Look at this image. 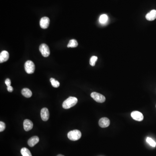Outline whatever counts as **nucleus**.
Returning a JSON list of instances; mask_svg holds the SVG:
<instances>
[{
  "label": "nucleus",
  "instance_id": "1",
  "mask_svg": "<svg viewBox=\"0 0 156 156\" xmlns=\"http://www.w3.org/2000/svg\"><path fill=\"white\" fill-rule=\"evenodd\" d=\"M78 102V99L74 97H69L63 103V107L64 109H69L74 106Z\"/></svg>",
  "mask_w": 156,
  "mask_h": 156
},
{
  "label": "nucleus",
  "instance_id": "2",
  "mask_svg": "<svg viewBox=\"0 0 156 156\" xmlns=\"http://www.w3.org/2000/svg\"><path fill=\"white\" fill-rule=\"evenodd\" d=\"M68 138L72 141H76L79 140L82 136L81 132L78 130H74L69 131L67 134Z\"/></svg>",
  "mask_w": 156,
  "mask_h": 156
},
{
  "label": "nucleus",
  "instance_id": "3",
  "mask_svg": "<svg viewBox=\"0 0 156 156\" xmlns=\"http://www.w3.org/2000/svg\"><path fill=\"white\" fill-rule=\"evenodd\" d=\"M25 71L28 74H32L34 72L35 65L32 61H28L25 63L24 65Z\"/></svg>",
  "mask_w": 156,
  "mask_h": 156
},
{
  "label": "nucleus",
  "instance_id": "4",
  "mask_svg": "<svg viewBox=\"0 0 156 156\" xmlns=\"http://www.w3.org/2000/svg\"><path fill=\"white\" fill-rule=\"evenodd\" d=\"M91 96L94 100L99 103H103L106 101L105 97L103 95L97 92H92L91 94Z\"/></svg>",
  "mask_w": 156,
  "mask_h": 156
},
{
  "label": "nucleus",
  "instance_id": "5",
  "mask_svg": "<svg viewBox=\"0 0 156 156\" xmlns=\"http://www.w3.org/2000/svg\"><path fill=\"white\" fill-rule=\"evenodd\" d=\"M39 50L42 56L45 57H47L50 55V50L49 46L46 44H43L40 45L39 47Z\"/></svg>",
  "mask_w": 156,
  "mask_h": 156
},
{
  "label": "nucleus",
  "instance_id": "6",
  "mask_svg": "<svg viewBox=\"0 0 156 156\" xmlns=\"http://www.w3.org/2000/svg\"><path fill=\"white\" fill-rule=\"evenodd\" d=\"M131 116L132 118L136 121L141 122L144 119L143 114L139 111H134L131 113Z\"/></svg>",
  "mask_w": 156,
  "mask_h": 156
},
{
  "label": "nucleus",
  "instance_id": "7",
  "mask_svg": "<svg viewBox=\"0 0 156 156\" xmlns=\"http://www.w3.org/2000/svg\"><path fill=\"white\" fill-rule=\"evenodd\" d=\"M50 19L48 17H44L40 19V27L43 29H46L49 27L50 24Z\"/></svg>",
  "mask_w": 156,
  "mask_h": 156
},
{
  "label": "nucleus",
  "instance_id": "8",
  "mask_svg": "<svg viewBox=\"0 0 156 156\" xmlns=\"http://www.w3.org/2000/svg\"><path fill=\"white\" fill-rule=\"evenodd\" d=\"M41 117L43 121L46 122L49 119L50 114L49 110L46 108H42L41 110Z\"/></svg>",
  "mask_w": 156,
  "mask_h": 156
},
{
  "label": "nucleus",
  "instance_id": "9",
  "mask_svg": "<svg viewBox=\"0 0 156 156\" xmlns=\"http://www.w3.org/2000/svg\"><path fill=\"white\" fill-rule=\"evenodd\" d=\"M99 124V125L101 128H107L110 125V120L107 118H102L100 119Z\"/></svg>",
  "mask_w": 156,
  "mask_h": 156
},
{
  "label": "nucleus",
  "instance_id": "10",
  "mask_svg": "<svg viewBox=\"0 0 156 156\" xmlns=\"http://www.w3.org/2000/svg\"><path fill=\"white\" fill-rule=\"evenodd\" d=\"M9 58V54L7 51H3L0 54V63H3L8 61Z\"/></svg>",
  "mask_w": 156,
  "mask_h": 156
},
{
  "label": "nucleus",
  "instance_id": "11",
  "mask_svg": "<svg viewBox=\"0 0 156 156\" xmlns=\"http://www.w3.org/2000/svg\"><path fill=\"white\" fill-rule=\"evenodd\" d=\"M33 127V123L30 120L26 119L24 122V128L26 131H29Z\"/></svg>",
  "mask_w": 156,
  "mask_h": 156
},
{
  "label": "nucleus",
  "instance_id": "12",
  "mask_svg": "<svg viewBox=\"0 0 156 156\" xmlns=\"http://www.w3.org/2000/svg\"><path fill=\"white\" fill-rule=\"evenodd\" d=\"M146 18L149 21H154L156 19V10H153L146 15Z\"/></svg>",
  "mask_w": 156,
  "mask_h": 156
},
{
  "label": "nucleus",
  "instance_id": "13",
  "mask_svg": "<svg viewBox=\"0 0 156 156\" xmlns=\"http://www.w3.org/2000/svg\"><path fill=\"white\" fill-rule=\"evenodd\" d=\"M39 141V138L38 136H32V138L29 139L28 141V145L30 147H33L36 145Z\"/></svg>",
  "mask_w": 156,
  "mask_h": 156
},
{
  "label": "nucleus",
  "instance_id": "14",
  "mask_svg": "<svg viewBox=\"0 0 156 156\" xmlns=\"http://www.w3.org/2000/svg\"><path fill=\"white\" fill-rule=\"evenodd\" d=\"M22 95L25 97L30 98L32 95V92L28 88H24L22 90Z\"/></svg>",
  "mask_w": 156,
  "mask_h": 156
},
{
  "label": "nucleus",
  "instance_id": "15",
  "mask_svg": "<svg viewBox=\"0 0 156 156\" xmlns=\"http://www.w3.org/2000/svg\"><path fill=\"white\" fill-rule=\"evenodd\" d=\"M21 152L23 156H32L30 151L26 147L22 148Z\"/></svg>",
  "mask_w": 156,
  "mask_h": 156
},
{
  "label": "nucleus",
  "instance_id": "16",
  "mask_svg": "<svg viewBox=\"0 0 156 156\" xmlns=\"http://www.w3.org/2000/svg\"><path fill=\"white\" fill-rule=\"evenodd\" d=\"M78 45V43L77 40H74V39H73L69 41V43L67 45V47L68 48H70V47L75 48V47H77Z\"/></svg>",
  "mask_w": 156,
  "mask_h": 156
},
{
  "label": "nucleus",
  "instance_id": "17",
  "mask_svg": "<svg viewBox=\"0 0 156 156\" xmlns=\"http://www.w3.org/2000/svg\"><path fill=\"white\" fill-rule=\"evenodd\" d=\"M108 19V17L107 15L105 14H102V15H101L100 17L99 21L101 24H103L106 23L107 22Z\"/></svg>",
  "mask_w": 156,
  "mask_h": 156
},
{
  "label": "nucleus",
  "instance_id": "18",
  "mask_svg": "<svg viewBox=\"0 0 156 156\" xmlns=\"http://www.w3.org/2000/svg\"><path fill=\"white\" fill-rule=\"evenodd\" d=\"M50 82L51 83L53 87L58 88L60 86V83L58 81L55 80L54 78H51L50 79Z\"/></svg>",
  "mask_w": 156,
  "mask_h": 156
},
{
  "label": "nucleus",
  "instance_id": "19",
  "mask_svg": "<svg viewBox=\"0 0 156 156\" xmlns=\"http://www.w3.org/2000/svg\"><path fill=\"white\" fill-rule=\"evenodd\" d=\"M97 56H92L90 60V64L91 66H92V67L95 66L96 62L97 61Z\"/></svg>",
  "mask_w": 156,
  "mask_h": 156
},
{
  "label": "nucleus",
  "instance_id": "20",
  "mask_svg": "<svg viewBox=\"0 0 156 156\" xmlns=\"http://www.w3.org/2000/svg\"><path fill=\"white\" fill-rule=\"evenodd\" d=\"M147 142L152 147H155L156 145V143L152 139H151V138H147L146 139Z\"/></svg>",
  "mask_w": 156,
  "mask_h": 156
},
{
  "label": "nucleus",
  "instance_id": "21",
  "mask_svg": "<svg viewBox=\"0 0 156 156\" xmlns=\"http://www.w3.org/2000/svg\"><path fill=\"white\" fill-rule=\"evenodd\" d=\"M5 124L2 122H0V132H2L5 129Z\"/></svg>",
  "mask_w": 156,
  "mask_h": 156
},
{
  "label": "nucleus",
  "instance_id": "22",
  "mask_svg": "<svg viewBox=\"0 0 156 156\" xmlns=\"http://www.w3.org/2000/svg\"><path fill=\"white\" fill-rule=\"evenodd\" d=\"M5 84L7 86H10L11 85V80L9 79H7L5 81Z\"/></svg>",
  "mask_w": 156,
  "mask_h": 156
},
{
  "label": "nucleus",
  "instance_id": "23",
  "mask_svg": "<svg viewBox=\"0 0 156 156\" xmlns=\"http://www.w3.org/2000/svg\"><path fill=\"white\" fill-rule=\"evenodd\" d=\"M7 89L9 92H11L13 91V88L11 85L7 86Z\"/></svg>",
  "mask_w": 156,
  "mask_h": 156
},
{
  "label": "nucleus",
  "instance_id": "24",
  "mask_svg": "<svg viewBox=\"0 0 156 156\" xmlns=\"http://www.w3.org/2000/svg\"><path fill=\"white\" fill-rule=\"evenodd\" d=\"M57 156H64L63 155H61V154H59V155H58Z\"/></svg>",
  "mask_w": 156,
  "mask_h": 156
}]
</instances>
